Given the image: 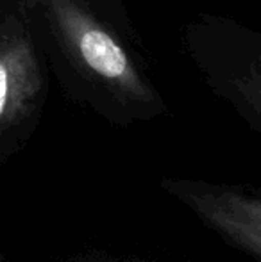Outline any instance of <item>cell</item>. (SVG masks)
<instances>
[{"label":"cell","mask_w":261,"mask_h":262,"mask_svg":"<svg viewBox=\"0 0 261 262\" xmlns=\"http://www.w3.org/2000/svg\"><path fill=\"white\" fill-rule=\"evenodd\" d=\"M39 4L79 70L115 97L142 104L152 100V90L129 54L81 0H39Z\"/></svg>","instance_id":"cell-1"},{"label":"cell","mask_w":261,"mask_h":262,"mask_svg":"<svg viewBox=\"0 0 261 262\" xmlns=\"http://www.w3.org/2000/svg\"><path fill=\"white\" fill-rule=\"evenodd\" d=\"M42 70L20 25L0 29V130L18 121L42 91Z\"/></svg>","instance_id":"cell-2"},{"label":"cell","mask_w":261,"mask_h":262,"mask_svg":"<svg viewBox=\"0 0 261 262\" xmlns=\"http://www.w3.org/2000/svg\"><path fill=\"white\" fill-rule=\"evenodd\" d=\"M172 191L188 202L208 223L224 232L236 245L259 255L261 207L258 198L213 187L175 186Z\"/></svg>","instance_id":"cell-3"}]
</instances>
